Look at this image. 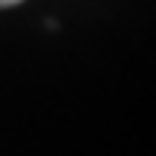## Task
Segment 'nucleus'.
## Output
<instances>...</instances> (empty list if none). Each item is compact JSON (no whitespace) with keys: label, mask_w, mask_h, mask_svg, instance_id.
Returning <instances> with one entry per match:
<instances>
[{"label":"nucleus","mask_w":156,"mask_h":156,"mask_svg":"<svg viewBox=\"0 0 156 156\" xmlns=\"http://www.w3.org/2000/svg\"><path fill=\"white\" fill-rule=\"evenodd\" d=\"M12 3H22V0H0V6H12Z\"/></svg>","instance_id":"f257e3e1"}]
</instances>
